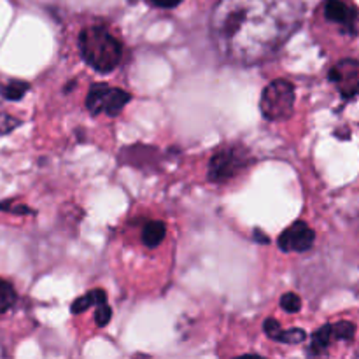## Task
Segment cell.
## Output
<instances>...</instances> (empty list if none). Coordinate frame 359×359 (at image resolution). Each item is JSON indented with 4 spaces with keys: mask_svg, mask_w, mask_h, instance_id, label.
<instances>
[{
    "mask_svg": "<svg viewBox=\"0 0 359 359\" xmlns=\"http://www.w3.org/2000/svg\"><path fill=\"white\" fill-rule=\"evenodd\" d=\"M132 100V95L119 88H111L105 83L93 84L86 97V107L90 114H107L111 118L121 114L126 104Z\"/></svg>",
    "mask_w": 359,
    "mask_h": 359,
    "instance_id": "cell-5",
    "label": "cell"
},
{
    "mask_svg": "<svg viewBox=\"0 0 359 359\" xmlns=\"http://www.w3.org/2000/svg\"><path fill=\"white\" fill-rule=\"evenodd\" d=\"M252 163V158L245 147L230 146L216 151L214 156L210 158L207 175L209 181L212 182H224L230 179L237 177L244 168H248Z\"/></svg>",
    "mask_w": 359,
    "mask_h": 359,
    "instance_id": "cell-4",
    "label": "cell"
},
{
    "mask_svg": "<svg viewBox=\"0 0 359 359\" xmlns=\"http://www.w3.org/2000/svg\"><path fill=\"white\" fill-rule=\"evenodd\" d=\"M255 238L258 242H263V244H269V237H265V235H263V231H259V230H255Z\"/></svg>",
    "mask_w": 359,
    "mask_h": 359,
    "instance_id": "cell-20",
    "label": "cell"
},
{
    "mask_svg": "<svg viewBox=\"0 0 359 359\" xmlns=\"http://www.w3.org/2000/svg\"><path fill=\"white\" fill-rule=\"evenodd\" d=\"M0 210H7V212L11 214H18V216H23V214H30V216H34L35 214V210H32L30 207L23 205V203H18V205L14 207V205H7L6 202H2L0 203Z\"/></svg>",
    "mask_w": 359,
    "mask_h": 359,
    "instance_id": "cell-18",
    "label": "cell"
},
{
    "mask_svg": "<svg viewBox=\"0 0 359 359\" xmlns=\"http://www.w3.org/2000/svg\"><path fill=\"white\" fill-rule=\"evenodd\" d=\"M280 307L287 312V314H297L302 309V300L297 293H286L280 298Z\"/></svg>",
    "mask_w": 359,
    "mask_h": 359,
    "instance_id": "cell-16",
    "label": "cell"
},
{
    "mask_svg": "<svg viewBox=\"0 0 359 359\" xmlns=\"http://www.w3.org/2000/svg\"><path fill=\"white\" fill-rule=\"evenodd\" d=\"M354 335H356V326L351 321H339L335 325H325L312 335L309 354H312V356H321V354L328 353V349L332 347V344L335 340L353 342Z\"/></svg>",
    "mask_w": 359,
    "mask_h": 359,
    "instance_id": "cell-6",
    "label": "cell"
},
{
    "mask_svg": "<svg viewBox=\"0 0 359 359\" xmlns=\"http://www.w3.org/2000/svg\"><path fill=\"white\" fill-rule=\"evenodd\" d=\"M325 16L330 23L340 25L351 35L358 34V11L351 4L344 0H326L325 2Z\"/></svg>",
    "mask_w": 359,
    "mask_h": 359,
    "instance_id": "cell-9",
    "label": "cell"
},
{
    "mask_svg": "<svg viewBox=\"0 0 359 359\" xmlns=\"http://www.w3.org/2000/svg\"><path fill=\"white\" fill-rule=\"evenodd\" d=\"M102 294H105L104 290H93L90 291V293L84 294V297H79L77 300H74L70 312H72V314H83V312H86L90 307H95V304H97L98 298H100Z\"/></svg>",
    "mask_w": 359,
    "mask_h": 359,
    "instance_id": "cell-12",
    "label": "cell"
},
{
    "mask_svg": "<svg viewBox=\"0 0 359 359\" xmlns=\"http://www.w3.org/2000/svg\"><path fill=\"white\" fill-rule=\"evenodd\" d=\"M30 90V84L25 83V81H9L6 86H2V97L7 98V100H21V98L27 95V91Z\"/></svg>",
    "mask_w": 359,
    "mask_h": 359,
    "instance_id": "cell-13",
    "label": "cell"
},
{
    "mask_svg": "<svg viewBox=\"0 0 359 359\" xmlns=\"http://www.w3.org/2000/svg\"><path fill=\"white\" fill-rule=\"evenodd\" d=\"M330 81L339 86L340 93L346 100L354 98L358 93L359 84V63L358 60L347 58L337 63L332 70H330Z\"/></svg>",
    "mask_w": 359,
    "mask_h": 359,
    "instance_id": "cell-8",
    "label": "cell"
},
{
    "mask_svg": "<svg viewBox=\"0 0 359 359\" xmlns=\"http://www.w3.org/2000/svg\"><path fill=\"white\" fill-rule=\"evenodd\" d=\"M294 84L287 79H276L263 90L259 111L269 121H286L294 111Z\"/></svg>",
    "mask_w": 359,
    "mask_h": 359,
    "instance_id": "cell-3",
    "label": "cell"
},
{
    "mask_svg": "<svg viewBox=\"0 0 359 359\" xmlns=\"http://www.w3.org/2000/svg\"><path fill=\"white\" fill-rule=\"evenodd\" d=\"M16 290L13 287V284L7 283V280L0 279V314L7 312L9 309L14 307L16 304Z\"/></svg>",
    "mask_w": 359,
    "mask_h": 359,
    "instance_id": "cell-14",
    "label": "cell"
},
{
    "mask_svg": "<svg viewBox=\"0 0 359 359\" xmlns=\"http://www.w3.org/2000/svg\"><path fill=\"white\" fill-rule=\"evenodd\" d=\"M165 235H167V226L161 221H149L146 223L142 230V242L146 248L154 249L163 242Z\"/></svg>",
    "mask_w": 359,
    "mask_h": 359,
    "instance_id": "cell-11",
    "label": "cell"
},
{
    "mask_svg": "<svg viewBox=\"0 0 359 359\" xmlns=\"http://www.w3.org/2000/svg\"><path fill=\"white\" fill-rule=\"evenodd\" d=\"M20 125H21L20 119L6 114V112H0V135H7V133H11L13 130H16Z\"/></svg>",
    "mask_w": 359,
    "mask_h": 359,
    "instance_id": "cell-17",
    "label": "cell"
},
{
    "mask_svg": "<svg viewBox=\"0 0 359 359\" xmlns=\"http://www.w3.org/2000/svg\"><path fill=\"white\" fill-rule=\"evenodd\" d=\"M263 332L266 333V337H270L272 340L280 344H286V346H298L305 340L307 333L300 328H291V330H283L280 328L279 321H276L273 318L265 319L263 323Z\"/></svg>",
    "mask_w": 359,
    "mask_h": 359,
    "instance_id": "cell-10",
    "label": "cell"
},
{
    "mask_svg": "<svg viewBox=\"0 0 359 359\" xmlns=\"http://www.w3.org/2000/svg\"><path fill=\"white\" fill-rule=\"evenodd\" d=\"M316 233L307 223L297 221L279 235V249L284 252H305L314 245Z\"/></svg>",
    "mask_w": 359,
    "mask_h": 359,
    "instance_id": "cell-7",
    "label": "cell"
},
{
    "mask_svg": "<svg viewBox=\"0 0 359 359\" xmlns=\"http://www.w3.org/2000/svg\"><path fill=\"white\" fill-rule=\"evenodd\" d=\"M149 2L153 4V6L161 7V9H174V7H177L182 0H149Z\"/></svg>",
    "mask_w": 359,
    "mask_h": 359,
    "instance_id": "cell-19",
    "label": "cell"
},
{
    "mask_svg": "<svg viewBox=\"0 0 359 359\" xmlns=\"http://www.w3.org/2000/svg\"><path fill=\"white\" fill-rule=\"evenodd\" d=\"M77 46H79L81 58L98 74L112 72L121 62V42L104 27L84 28L77 39Z\"/></svg>",
    "mask_w": 359,
    "mask_h": 359,
    "instance_id": "cell-2",
    "label": "cell"
},
{
    "mask_svg": "<svg viewBox=\"0 0 359 359\" xmlns=\"http://www.w3.org/2000/svg\"><path fill=\"white\" fill-rule=\"evenodd\" d=\"M95 309H97V311H95V323H97V326L104 328V326H107L109 323H111L112 318V311L107 304V294H102V297L98 298V302L95 304Z\"/></svg>",
    "mask_w": 359,
    "mask_h": 359,
    "instance_id": "cell-15",
    "label": "cell"
},
{
    "mask_svg": "<svg viewBox=\"0 0 359 359\" xmlns=\"http://www.w3.org/2000/svg\"><path fill=\"white\" fill-rule=\"evenodd\" d=\"M302 21L291 0H219L210 14V39L224 60L256 65L279 51Z\"/></svg>",
    "mask_w": 359,
    "mask_h": 359,
    "instance_id": "cell-1",
    "label": "cell"
}]
</instances>
